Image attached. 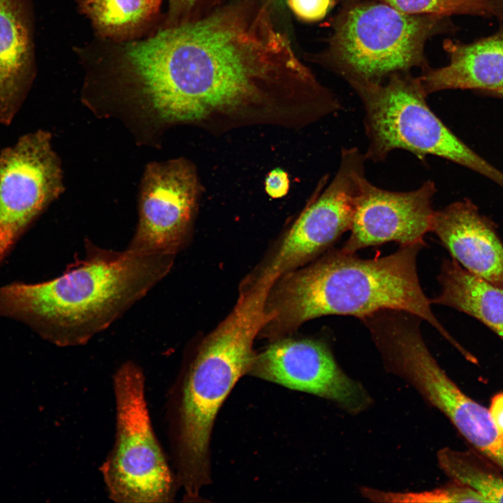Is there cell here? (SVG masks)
Returning <instances> with one entry per match:
<instances>
[{"label": "cell", "instance_id": "cell-1", "mask_svg": "<svg viewBox=\"0 0 503 503\" xmlns=\"http://www.w3.org/2000/svg\"><path fill=\"white\" fill-rule=\"evenodd\" d=\"M127 67L162 120L221 133L302 128L323 118L329 91L263 6H230L129 44Z\"/></svg>", "mask_w": 503, "mask_h": 503}, {"label": "cell", "instance_id": "cell-2", "mask_svg": "<svg viewBox=\"0 0 503 503\" xmlns=\"http://www.w3.org/2000/svg\"><path fill=\"white\" fill-rule=\"evenodd\" d=\"M59 277L0 286V316L19 321L59 347L83 345L144 297L170 271L172 256L99 248Z\"/></svg>", "mask_w": 503, "mask_h": 503}, {"label": "cell", "instance_id": "cell-3", "mask_svg": "<svg viewBox=\"0 0 503 503\" xmlns=\"http://www.w3.org/2000/svg\"><path fill=\"white\" fill-rule=\"evenodd\" d=\"M421 245L400 246L381 257L362 258L342 249L291 271L271 286L268 321L261 331L278 337L326 315L362 319L384 309L404 311L426 321L455 348L462 347L438 321L417 273Z\"/></svg>", "mask_w": 503, "mask_h": 503}, {"label": "cell", "instance_id": "cell-4", "mask_svg": "<svg viewBox=\"0 0 503 503\" xmlns=\"http://www.w3.org/2000/svg\"><path fill=\"white\" fill-rule=\"evenodd\" d=\"M268 286L241 288L228 316L201 342L171 400L172 446L177 481L195 499L208 478V449L215 416L255 359L253 343L267 323Z\"/></svg>", "mask_w": 503, "mask_h": 503}, {"label": "cell", "instance_id": "cell-5", "mask_svg": "<svg viewBox=\"0 0 503 503\" xmlns=\"http://www.w3.org/2000/svg\"><path fill=\"white\" fill-rule=\"evenodd\" d=\"M398 72L381 82L351 85L364 110L367 160L382 162L395 150L421 160L436 156L462 165L503 187V173L462 142L429 107L420 80Z\"/></svg>", "mask_w": 503, "mask_h": 503}, {"label": "cell", "instance_id": "cell-6", "mask_svg": "<svg viewBox=\"0 0 503 503\" xmlns=\"http://www.w3.org/2000/svg\"><path fill=\"white\" fill-rule=\"evenodd\" d=\"M112 386L115 440L100 468L108 497L118 503L170 502L175 479L153 429L143 369L123 363Z\"/></svg>", "mask_w": 503, "mask_h": 503}, {"label": "cell", "instance_id": "cell-7", "mask_svg": "<svg viewBox=\"0 0 503 503\" xmlns=\"http://www.w3.org/2000/svg\"><path fill=\"white\" fill-rule=\"evenodd\" d=\"M441 18L405 13L384 2L354 6L332 38L337 68L351 86L381 82L393 73L421 66L425 43Z\"/></svg>", "mask_w": 503, "mask_h": 503}, {"label": "cell", "instance_id": "cell-8", "mask_svg": "<svg viewBox=\"0 0 503 503\" xmlns=\"http://www.w3.org/2000/svg\"><path fill=\"white\" fill-rule=\"evenodd\" d=\"M364 153L342 147L336 175L314 196L283 238L268 263L245 281L274 284L284 275L304 266L349 231L356 201L365 176Z\"/></svg>", "mask_w": 503, "mask_h": 503}, {"label": "cell", "instance_id": "cell-9", "mask_svg": "<svg viewBox=\"0 0 503 503\" xmlns=\"http://www.w3.org/2000/svg\"><path fill=\"white\" fill-rule=\"evenodd\" d=\"M63 190L51 134L22 136L0 154V264L17 240Z\"/></svg>", "mask_w": 503, "mask_h": 503}, {"label": "cell", "instance_id": "cell-10", "mask_svg": "<svg viewBox=\"0 0 503 503\" xmlns=\"http://www.w3.org/2000/svg\"><path fill=\"white\" fill-rule=\"evenodd\" d=\"M199 190L189 162L150 165L141 186L138 226L127 249L174 256L188 238Z\"/></svg>", "mask_w": 503, "mask_h": 503}, {"label": "cell", "instance_id": "cell-11", "mask_svg": "<svg viewBox=\"0 0 503 503\" xmlns=\"http://www.w3.org/2000/svg\"><path fill=\"white\" fill-rule=\"evenodd\" d=\"M252 374L335 402L358 414L372 404L363 385L339 366L329 347L312 339H283L256 356Z\"/></svg>", "mask_w": 503, "mask_h": 503}, {"label": "cell", "instance_id": "cell-12", "mask_svg": "<svg viewBox=\"0 0 503 503\" xmlns=\"http://www.w3.org/2000/svg\"><path fill=\"white\" fill-rule=\"evenodd\" d=\"M436 191L430 180L414 190L393 191L377 187L366 177L356 201L350 235L342 249L356 253L388 242L425 246L424 237L432 228V201Z\"/></svg>", "mask_w": 503, "mask_h": 503}, {"label": "cell", "instance_id": "cell-13", "mask_svg": "<svg viewBox=\"0 0 503 503\" xmlns=\"http://www.w3.org/2000/svg\"><path fill=\"white\" fill-rule=\"evenodd\" d=\"M431 231L467 271L503 288V244L469 201L435 211Z\"/></svg>", "mask_w": 503, "mask_h": 503}, {"label": "cell", "instance_id": "cell-14", "mask_svg": "<svg viewBox=\"0 0 503 503\" xmlns=\"http://www.w3.org/2000/svg\"><path fill=\"white\" fill-rule=\"evenodd\" d=\"M32 29L27 0H0V124L8 125L34 79Z\"/></svg>", "mask_w": 503, "mask_h": 503}, {"label": "cell", "instance_id": "cell-15", "mask_svg": "<svg viewBox=\"0 0 503 503\" xmlns=\"http://www.w3.org/2000/svg\"><path fill=\"white\" fill-rule=\"evenodd\" d=\"M446 66L428 68L418 77L427 95L455 89L496 90L503 86V34L463 45L446 41Z\"/></svg>", "mask_w": 503, "mask_h": 503}, {"label": "cell", "instance_id": "cell-16", "mask_svg": "<svg viewBox=\"0 0 503 503\" xmlns=\"http://www.w3.org/2000/svg\"><path fill=\"white\" fill-rule=\"evenodd\" d=\"M442 290L432 304L474 317L503 341V288L467 271L454 258L445 259L437 276Z\"/></svg>", "mask_w": 503, "mask_h": 503}, {"label": "cell", "instance_id": "cell-17", "mask_svg": "<svg viewBox=\"0 0 503 503\" xmlns=\"http://www.w3.org/2000/svg\"><path fill=\"white\" fill-rule=\"evenodd\" d=\"M441 469L453 481L467 486L487 502H503V473L493 463L471 448L458 451L449 447L437 453Z\"/></svg>", "mask_w": 503, "mask_h": 503}, {"label": "cell", "instance_id": "cell-18", "mask_svg": "<svg viewBox=\"0 0 503 503\" xmlns=\"http://www.w3.org/2000/svg\"><path fill=\"white\" fill-rule=\"evenodd\" d=\"M82 11L105 36L129 34L155 14L161 0H78Z\"/></svg>", "mask_w": 503, "mask_h": 503}, {"label": "cell", "instance_id": "cell-19", "mask_svg": "<svg viewBox=\"0 0 503 503\" xmlns=\"http://www.w3.org/2000/svg\"><path fill=\"white\" fill-rule=\"evenodd\" d=\"M362 495L377 502H487L479 493L453 481L447 486L423 492H388L362 487Z\"/></svg>", "mask_w": 503, "mask_h": 503}, {"label": "cell", "instance_id": "cell-20", "mask_svg": "<svg viewBox=\"0 0 503 503\" xmlns=\"http://www.w3.org/2000/svg\"><path fill=\"white\" fill-rule=\"evenodd\" d=\"M408 14L444 17L452 14L488 11L491 5L486 0H381Z\"/></svg>", "mask_w": 503, "mask_h": 503}, {"label": "cell", "instance_id": "cell-21", "mask_svg": "<svg viewBox=\"0 0 503 503\" xmlns=\"http://www.w3.org/2000/svg\"><path fill=\"white\" fill-rule=\"evenodd\" d=\"M292 11L306 21L323 18L330 9L332 0H289Z\"/></svg>", "mask_w": 503, "mask_h": 503}, {"label": "cell", "instance_id": "cell-22", "mask_svg": "<svg viewBox=\"0 0 503 503\" xmlns=\"http://www.w3.org/2000/svg\"><path fill=\"white\" fill-rule=\"evenodd\" d=\"M289 186L288 174L281 168L273 169L265 179V191L268 196L274 198L284 196L289 189Z\"/></svg>", "mask_w": 503, "mask_h": 503}, {"label": "cell", "instance_id": "cell-23", "mask_svg": "<svg viewBox=\"0 0 503 503\" xmlns=\"http://www.w3.org/2000/svg\"><path fill=\"white\" fill-rule=\"evenodd\" d=\"M489 411L498 431L503 437V392L493 396Z\"/></svg>", "mask_w": 503, "mask_h": 503}, {"label": "cell", "instance_id": "cell-24", "mask_svg": "<svg viewBox=\"0 0 503 503\" xmlns=\"http://www.w3.org/2000/svg\"><path fill=\"white\" fill-rule=\"evenodd\" d=\"M195 1L196 0H170V2L173 10H178L179 8L191 6Z\"/></svg>", "mask_w": 503, "mask_h": 503}, {"label": "cell", "instance_id": "cell-25", "mask_svg": "<svg viewBox=\"0 0 503 503\" xmlns=\"http://www.w3.org/2000/svg\"><path fill=\"white\" fill-rule=\"evenodd\" d=\"M495 91H496L498 94H501L502 96H503V86L501 87H500V88H498V89H497L495 90Z\"/></svg>", "mask_w": 503, "mask_h": 503}, {"label": "cell", "instance_id": "cell-26", "mask_svg": "<svg viewBox=\"0 0 503 503\" xmlns=\"http://www.w3.org/2000/svg\"><path fill=\"white\" fill-rule=\"evenodd\" d=\"M271 1H275V0H271Z\"/></svg>", "mask_w": 503, "mask_h": 503}]
</instances>
